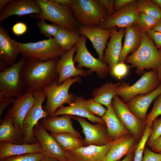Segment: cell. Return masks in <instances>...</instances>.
Listing matches in <instances>:
<instances>
[{"label":"cell","mask_w":161,"mask_h":161,"mask_svg":"<svg viewBox=\"0 0 161 161\" xmlns=\"http://www.w3.org/2000/svg\"><path fill=\"white\" fill-rule=\"evenodd\" d=\"M12 29L13 33L15 35H21L26 32L27 27L25 23L22 22H18L13 26Z\"/></svg>","instance_id":"f6af8a7d"},{"label":"cell","mask_w":161,"mask_h":161,"mask_svg":"<svg viewBox=\"0 0 161 161\" xmlns=\"http://www.w3.org/2000/svg\"><path fill=\"white\" fill-rule=\"evenodd\" d=\"M138 142L131 134L123 135L113 140L102 161L120 160L124 156L134 151Z\"/></svg>","instance_id":"ac0fdd59"},{"label":"cell","mask_w":161,"mask_h":161,"mask_svg":"<svg viewBox=\"0 0 161 161\" xmlns=\"http://www.w3.org/2000/svg\"><path fill=\"white\" fill-rule=\"evenodd\" d=\"M100 4L105 9L108 16L112 15L114 12V0H98Z\"/></svg>","instance_id":"ee69618b"},{"label":"cell","mask_w":161,"mask_h":161,"mask_svg":"<svg viewBox=\"0 0 161 161\" xmlns=\"http://www.w3.org/2000/svg\"><path fill=\"white\" fill-rule=\"evenodd\" d=\"M147 32L161 51V32L154 31L151 30L148 31Z\"/></svg>","instance_id":"bcb514c9"},{"label":"cell","mask_w":161,"mask_h":161,"mask_svg":"<svg viewBox=\"0 0 161 161\" xmlns=\"http://www.w3.org/2000/svg\"><path fill=\"white\" fill-rule=\"evenodd\" d=\"M69 114L87 118L92 123H98L106 125L102 118L89 113L80 104L75 100L74 102L68 106H63L58 108L51 116Z\"/></svg>","instance_id":"f546056e"},{"label":"cell","mask_w":161,"mask_h":161,"mask_svg":"<svg viewBox=\"0 0 161 161\" xmlns=\"http://www.w3.org/2000/svg\"><path fill=\"white\" fill-rule=\"evenodd\" d=\"M73 116L66 114L60 117L47 116L41 119V123L44 128L51 133H69L81 139L80 134L72 126V119Z\"/></svg>","instance_id":"cb8c5ba5"},{"label":"cell","mask_w":161,"mask_h":161,"mask_svg":"<svg viewBox=\"0 0 161 161\" xmlns=\"http://www.w3.org/2000/svg\"><path fill=\"white\" fill-rule=\"evenodd\" d=\"M161 83L157 70H152L143 73L140 78L132 85L125 82L117 95L126 103L136 95H145L152 92Z\"/></svg>","instance_id":"ba28073f"},{"label":"cell","mask_w":161,"mask_h":161,"mask_svg":"<svg viewBox=\"0 0 161 161\" xmlns=\"http://www.w3.org/2000/svg\"><path fill=\"white\" fill-rule=\"evenodd\" d=\"M0 141L16 144L24 143V136L21 129L14 125L13 118L6 114L0 120Z\"/></svg>","instance_id":"484cf974"},{"label":"cell","mask_w":161,"mask_h":161,"mask_svg":"<svg viewBox=\"0 0 161 161\" xmlns=\"http://www.w3.org/2000/svg\"><path fill=\"white\" fill-rule=\"evenodd\" d=\"M138 12L136 0H134L108 16L98 27L105 29L125 28L135 24Z\"/></svg>","instance_id":"7c38bea8"},{"label":"cell","mask_w":161,"mask_h":161,"mask_svg":"<svg viewBox=\"0 0 161 161\" xmlns=\"http://www.w3.org/2000/svg\"><path fill=\"white\" fill-rule=\"evenodd\" d=\"M12 0H0V13L3 10L4 7Z\"/></svg>","instance_id":"f5cc1de1"},{"label":"cell","mask_w":161,"mask_h":161,"mask_svg":"<svg viewBox=\"0 0 161 161\" xmlns=\"http://www.w3.org/2000/svg\"><path fill=\"white\" fill-rule=\"evenodd\" d=\"M35 1L41 12L39 14L31 15L32 18L48 20L60 27L78 31L80 25L69 7L61 5L53 0Z\"/></svg>","instance_id":"3957f363"},{"label":"cell","mask_w":161,"mask_h":161,"mask_svg":"<svg viewBox=\"0 0 161 161\" xmlns=\"http://www.w3.org/2000/svg\"><path fill=\"white\" fill-rule=\"evenodd\" d=\"M69 7L80 26L98 27L108 16L98 0H74Z\"/></svg>","instance_id":"277c9868"},{"label":"cell","mask_w":161,"mask_h":161,"mask_svg":"<svg viewBox=\"0 0 161 161\" xmlns=\"http://www.w3.org/2000/svg\"><path fill=\"white\" fill-rule=\"evenodd\" d=\"M157 71L158 78L161 82V66L158 68Z\"/></svg>","instance_id":"11a10c76"},{"label":"cell","mask_w":161,"mask_h":161,"mask_svg":"<svg viewBox=\"0 0 161 161\" xmlns=\"http://www.w3.org/2000/svg\"><path fill=\"white\" fill-rule=\"evenodd\" d=\"M134 0H115L114 1V10H117Z\"/></svg>","instance_id":"c3c4849f"},{"label":"cell","mask_w":161,"mask_h":161,"mask_svg":"<svg viewBox=\"0 0 161 161\" xmlns=\"http://www.w3.org/2000/svg\"><path fill=\"white\" fill-rule=\"evenodd\" d=\"M134 156V152L131 153L125 156L124 158L120 161H133Z\"/></svg>","instance_id":"816d5d0a"},{"label":"cell","mask_w":161,"mask_h":161,"mask_svg":"<svg viewBox=\"0 0 161 161\" xmlns=\"http://www.w3.org/2000/svg\"><path fill=\"white\" fill-rule=\"evenodd\" d=\"M76 44L70 50L66 51L58 59L56 64V70L58 74V84H61L66 80L78 76H85L88 72L78 69L74 65L73 57L76 52Z\"/></svg>","instance_id":"2e32d148"},{"label":"cell","mask_w":161,"mask_h":161,"mask_svg":"<svg viewBox=\"0 0 161 161\" xmlns=\"http://www.w3.org/2000/svg\"><path fill=\"white\" fill-rule=\"evenodd\" d=\"M102 146L91 145L65 151L68 161H102L112 143Z\"/></svg>","instance_id":"9a60e30c"},{"label":"cell","mask_w":161,"mask_h":161,"mask_svg":"<svg viewBox=\"0 0 161 161\" xmlns=\"http://www.w3.org/2000/svg\"><path fill=\"white\" fill-rule=\"evenodd\" d=\"M15 99L14 97H5L0 92V116L2 115L5 110L13 103Z\"/></svg>","instance_id":"7bdbcfd3"},{"label":"cell","mask_w":161,"mask_h":161,"mask_svg":"<svg viewBox=\"0 0 161 161\" xmlns=\"http://www.w3.org/2000/svg\"><path fill=\"white\" fill-rule=\"evenodd\" d=\"M39 161H59L58 160L50 157H44Z\"/></svg>","instance_id":"db71d44e"},{"label":"cell","mask_w":161,"mask_h":161,"mask_svg":"<svg viewBox=\"0 0 161 161\" xmlns=\"http://www.w3.org/2000/svg\"><path fill=\"white\" fill-rule=\"evenodd\" d=\"M19 54L17 42L10 37L7 31L0 24V63L7 66H12L16 63Z\"/></svg>","instance_id":"7402d4cb"},{"label":"cell","mask_w":161,"mask_h":161,"mask_svg":"<svg viewBox=\"0 0 161 161\" xmlns=\"http://www.w3.org/2000/svg\"><path fill=\"white\" fill-rule=\"evenodd\" d=\"M138 12L144 13L159 20L161 18V10L153 0H136Z\"/></svg>","instance_id":"836d02e7"},{"label":"cell","mask_w":161,"mask_h":161,"mask_svg":"<svg viewBox=\"0 0 161 161\" xmlns=\"http://www.w3.org/2000/svg\"><path fill=\"white\" fill-rule=\"evenodd\" d=\"M50 134L56 140L65 151L86 146L83 140L72 134L50 133Z\"/></svg>","instance_id":"1f68e13d"},{"label":"cell","mask_w":161,"mask_h":161,"mask_svg":"<svg viewBox=\"0 0 161 161\" xmlns=\"http://www.w3.org/2000/svg\"><path fill=\"white\" fill-rule=\"evenodd\" d=\"M81 80L80 76H78L69 78L58 85L56 80L44 88L47 100L43 109L48 116H51L64 104L70 105L74 102L75 98L72 94L69 93V89L72 84Z\"/></svg>","instance_id":"8992f818"},{"label":"cell","mask_w":161,"mask_h":161,"mask_svg":"<svg viewBox=\"0 0 161 161\" xmlns=\"http://www.w3.org/2000/svg\"><path fill=\"white\" fill-rule=\"evenodd\" d=\"M80 36L81 35L77 31L60 27L53 38L59 46L66 51L72 48Z\"/></svg>","instance_id":"4dcf8cb0"},{"label":"cell","mask_w":161,"mask_h":161,"mask_svg":"<svg viewBox=\"0 0 161 161\" xmlns=\"http://www.w3.org/2000/svg\"><path fill=\"white\" fill-rule=\"evenodd\" d=\"M122 81L117 83H106L100 87L95 89L92 94L94 100L107 108L112 100L117 95L120 89L125 83Z\"/></svg>","instance_id":"83f0119b"},{"label":"cell","mask_w":161,"mask_h":161,"mask_svg":"<svg viewBox=\"0 0 161 161\" xmlns=\"http://www.w3.org/2000/svg\"><path fill=\"white\" fill-rule=\"evenodd\" d=\"M142 161H161V154L155 152L146 147Z\"/></svg>","instance_id":"b9f144b4"},{"label":"cell","mask_w":161,"mask_h":161,"mask_svg":"<svg viewBox=\"0 0 161 161\" xmlns=\"http://www.w3.org/2000/svg\"><path fill=\"white\" fill-rule=\"evenodd\" d=\"M161 115V94L154 100L152 109L146 116L145 123L146 126L152 127L154 121Z\"/></svg>","instance_id":"74e56055"},{"label":"cell","mask_w":161,"mask_h":161,"mask_svg":"<svg viewBox=\"0 0 161 161\" xmlns=\"http://www.w3.org/2000/svg\"><path fill=\"white\" fill-rule=\"evenodd\" d=\"M159 20L144 13L138 12L135 24L143 32L151 30Z\"/></svg>","instance_id":"e575fe53"},{"label":"cell","mask_w":161,"mask_h":161,"mask_svg":"<svg viewBox=\"0 0 161 161\" xmlns=\"http://www.w3.org/2000/svg\"><path fill=\"white\" fill-rule=\"evenodd\" d=\"M44 157L42 153H32L9 157L0 161H39Z\"/></svg>","instance_id":"f35d334b"},{"label":"cell","mask_w":161,"mask_h":161,"mask_svg":"<svg viewBox=\"0 0 161 161\" xmlns=\"http://www.w3.org/2000/svg\"><path fill=\"white\" fill-rule=\"evenodd\" d=\"M67 161V160H66V161Z\"/></svg>","instance_id":"6f0895ef"},{"label":"cell","mask_w":161,"mask_h":161,"mask_svg":"<svg viewBox=\"0 0 161 161\" xmlns=\"http://www.w3.org/2000/svg\"><path fill=\"white\" fill-rule=\"evenodd\" d=\"M87 38L81 35L80 37L76 44L77 50L73 60L74 63H77V68L81 69L86 67L90 69L88 74L95 72L101 77L105 76L109 71V68L106 64L94 57L88 50L86 46Z\"/></svg>","instance_id":"8fae6325"},{"label":"cell","mask_w":161,"mask_h":161,"mask_svg":"<svg viewBox=\"0 0 161 161\" xmlns=\"http://www.w3.org/2000/svg\"><path fill=\"white\" fill-rule=\"evenodd\" d=\"M75 100L93 115H97L102 117L106 112L107 109L102 105L95 101L93 98L86 100L82 97H77Z\"/></svg>","instance_id":"d6a6232c"},{"label":"cell","mask_w":161,"mask_h":161,"mask_svg":"<svg viewBox=\"0 0 161 161\" xmlns=\"http://www.w3.org/2000/svg\"><path fill=\"white\" fill-rule=\"evenodd\" d=\"M61 5L69 7L73 3L74 0H53Z\"/></svg>","instance_id":"681fc988"},{"label":"cell","mask_w":161,"mask_h":161,"mask_svg":"<svg viewBox=\"0 0 161 161\" xmlns=\"http://www.w3.org/2000/svg\"><path fill=\"white\" fill-rule=\"evenodd\" d=\"M32 153H42L41 146L38 142L21 144L7 142L0 143V160L9 157Z\"/></svg>","instance_id":"4316f807"},{"label":"cell","mask_w":161,"mask_h":161,"mask_svg":"<svg viewBox=\"0 0 161 161\" xmlns=\"http://www.w3.org/2000/svg\"><path fill=\"white\" fill-rule=\"evenodd\" d=\"M129 66L124 62H119L109 71L112 75L120 79L125 77L128 73Z\"/></svg>","instance_id":"ab89813d"},{"label":"cell","mask_w":161,"mask_h":161,"mask_svg":"<svg viewBox=\"0 0 161 161\" xmlns=\"http://www.w3.org/2000/svg\"><path fill=\"white\" fill-rule=\"evenodd\" d=\"M110 29L111 35L103 57V62L108 65L109 72L119 62L122 49V40L125 31V28L118 30L117 27H114Z\"/></svg>","instance_id":"ffe728a7"},{"label":"cell","mask_w":161,"mask_h":161,"mask_svg":"<svg viewBox=\"0 0 161 161\" xmlns=\"http://www.w3.org/2000/svg\"><path fill=\"white\" fill-rule=\"evenodd\" d=\"M17 43L19 54L28 60L46 61L58 59L66 52L53 38L35 42Z\"/></svg>","instance_id":"5b68a950"},{"label":"cell","mask_w":161,"mask_h":161,"mask_svg":"<svg viewBox=\"0 0 161 161\" xmlns=\"http://www.w3.org/2000/svg\"><path fill=\"white\" fill-rule=\"evenodd\" d=\"M40 32L48 38H53L57 33L60 27L55 24H48L44 20L41 19L36 23Z\"/></svg>","instance_id":"8d00e7d4"},{"label":"cell","mask_w":161,"mask_h":161,"mask_svg":"<svg viewBox=\"0 0 161 161\" xmlns=\"http://www.w3.org/2000/svg\"><path fill=\"white\" fill-rule=\"evenodd\" d=\"M153 1L158 5L161 10V0H153Z\"/></svg>","instance_id":"9f6ffc18"},{"label":"cell","mask_w":161,"mask_h":161,"mask_svg":"<svg viewBox=\"0 0 161 161\" xmlns=\"http://www.w3.org/2000/svg\"><path fill=\"white\" fill-rule=\"evenodd\" d=\"M35 101L33 93L31 92H24L16 97L12 106L7 112L13 118L14 125L22 130L24 119Z\"/></svg>","instance_id":"d6986e66"},{"label":"cell","mask_w":161,"mask_h":161,"mask_svg":"<svg viewBox=\"0 0 161 161\" xmlns=\"http://www.w3.org/2000/svg\"><path fill=\"white\" fill-rule=\"evenodd\" d=\"M125 41L120 55L119 61L124 62L129 54L133 53L138 48L141 43L142 32L135 24L125 28Z\"/></svg>","instance_id":"d4e9b609"},{"label":"cell","mask_w":161,"mask_h":161,"mask_svg":"<svg viewBox=\"0 0 161 161\" xmlns=\"http://www.w3.org/2000/svg\"><path fill=\"white\" fill-rule=\"evenodd\" d=\"M27 60L22 57L0 72V92L6 97H16L24 92L21 77L23 67Z\"/></svg>","instance_id":"52a82bcc"},{"label":"cell","mask_w":161,"mask_h":161,"mask_svg":"<svg viewBox=\"0 0 161 161\" xmlns=\"http://www.w3.org/2000/svg\"><path fill=\"white\" fill-rule=\"evenodd\" d=\"M149 147L152 151L161 154V136L156 139Z\"/></svg>","instance_id":"7dc6e473"},{"label":"cell","mask_w":161,"mask_h":161,"mask_svg":"<svg viewBox=\"0 0 161 161\" xmlns=\"http://www.w3.org/2000/svg\"><path fill=\"white\" fill-rule=\"evenodd\" d=\"M151 30L154 31L161 32V18L158 20Z\"/></svg>","instance_id":"f907efd6"},{"label":"cell","mask_w":161,"mask_h":161,"mask_svg":"<svg viewBox=\"0 0 161 161\" xmlns=\"http://www.w3.org/2000/svg\"><path fill=\"white\" fill-rule=\"evenodd\" d=\"M112 104L119 121L139 142L143 136L146 127L145 122L140 120L133 114L125 103L117 95L112 100Z\"/></svg>","instance_id":"9c48e42d"},{"label":"cell","mask_w":161,"mask_h":161,"mask_svg":"<svg viewBox=\"0 0 161 161\" xmlns=\"http://www.w3.org/2000/svg\"><path fill=\"white\" fill-rule=\"evenodd\" d=\"M161 136V117L156 118L153 121L152 126V131L146 145L148 147L152 144L155 140Z\"/></svg>","instance_id":"60d3db41"},{"label":"cell","mask_w":161,"mask_h":161,"mask_svg":"<svg viewBox=\"0 0 161 161\" xmlns=\"http://www.w3.org/2000/svg\"><path fill=\"white\" fill-rule=\"evenodd\" d=\"M102 118L106 124L108 134L113 140L123 135L131 134L117 117L112 104L107 108L106 112Z\"/></svg>","instance_id":"f1b7e54d"},{"label":"cell","mask_w":161,"mask_h":161,"mask_svg":"<svg viewBox=\"0 0 161 161\" xmlns=\"http://www.w3.org/2000/svg\"><path fill=\"white\" fill-rule=\"evenodd\" d=\"M58 60L52 59L46 61L27 60L21 73L24 92L34 93L43 89L57 80L56 64Z\"/></svg>","instance_id":"6da1fadb"},{"label":"cell","mask_w":161,"mask_h":161,"mask_svg":"<svg viewBox=\"0 0 161 161\" xmlns=\"http://www.w3.org/2000/svg\"><path fill=\"white\" fill-rule=\"evenodd\" d=\"M33 132L34 137L41 145L42 153L45 157L53 158L59 161L67 160L65 151L41 123H38L35 125Z\"/></svg>","instance_id":"5bb4252c"},{"label":"cell","mask_w":161,"mask_h":161,"mask_svg":"<svg viewBox=\"0 0 161 161\" xmlns=\"http://www.w3.org/2000/svg\"><path fill=\"white\" fill-rule=\"evenodd\" d=\"M161 94V83L152 92L139 95L125 103L130 111L141 120L145 122L147 111L153 100Z\"/></svg>","instance_id":"603a6c76"},{"label":"cell","mask_w":161,"mask_h":161,"mask_svg":"<svg viewBox=\"0 0 161 161\" xmlns=\"http://www.w3.org/2000/svg\"><path fill=\"white\" fill-rule=\"evenodd\" d=\"M125 62L136 67V72L139 75L145 69L157 70L161 66V51L155 47L147 32L142 31L140 46Z\"/></svg>","instance_id":"7a4b0ae2"},{"label":"cell","mask_w":161,"mask_h":161,"mask_svg":"<svg viewBox=\"0 0 161 161\" xmlns=\"http://www.w3.org/2000/svg\"><path fill=\"white\" fill-rule=\"evenodd\" d=\"M80 125L85 137L83 139L86 146L91 145H104L113 141L109 137L106 126L97 123L92 124L82 117L73 116Z\"/></svg>","instance_id":"4fadbf2b"},{"label":"cell","mask_w":161,"mask_h":161,"mask_svg":"<svg viewBox=\"0 0 161 161\" xmlns=\"http://www.w3.org/2000/svg\"><path fill=\"white\" fill-rule=\"evenodd\" d=\"M78 32L88 38L92 44L98 55L99 59L103 62V52L108 39L110 37L111 30L99 27H86L80 25Z\"/></svg>","instance_id":"e0dca14e"},{"label":"cell","mask_w":161,"mask_h":161,"mask_svg":"<svg viewBox=\"0 0 161 161\" xmlns=\"http://www.w3.org/2000/svg\"><path fill=\"white\" fill-rule=\"evenodd\" d=\"M33 96L35 101L27 113L23 121L22 131L24 136V143L30 144L38 142L33 134V129L38 121L48 116L42 108V105L46 98V95L42 89L34 92Z\"/></svg>","instance_id":"30bf717a"},{"label":"cell","mask_w":161,"mask_h":161,"mask_svg":"<svg viewBox=\"0 0 161 161\" xmlns=\"http://www.w3.org/2000/svg\"><path fill=\"white\" fill-rule=\"evenodd\" d=\"M152 131V127L146 126L143 136L138 142L134 151L133 161H142L145 145L151 135Z\"/></svg>","instance_id":"d590c367"},{"label":"cell","mask_w":161,"mask_h":161,"mask_svg":"<svg viewBox=\"0 0 161 161\" xmlns=\"http://www.w3.org/2000/svg\"><path fill=\"white\" fill-rule=\"evenodd\" d=\"M41 10L35 0H12L0 13V24L14 15L22 16L32 13L39 14Z\"/></svg>","instance_id":"44dd1931"}]
</instances>
